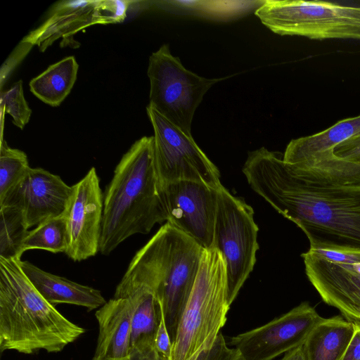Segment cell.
I'll return each instance as SVG.
<instances>
[{"label": "cell", "mask_w": 360, "mask_h": 360, "mask_svg": "<svg viewBox=\"0 0 360 360\" xmlns=\"http://www.w3.org/2000/svg\"><path fill=\"white\" fill-rule=\"evenodd\" d=\"M71 200L65 213L68 247L66 255L75 262L95 256L99 251L103 194L95 167L72 186Z\"/></svg>", "instance_id": "14"}, {"label": "cell", "mask_w": 360, "mask_h": 360, "mask_svg": "<svg viewBox=\"0 0 360 360\" xmlns=\"http://www.w3.org/2000/svg\"><path fill=\"white\" fill-rule=\"evenodd\" d=\"M335 156L354 162H360V135L338 145L333 150Z\"/></svg>", "instance_id": "29"}, {"label": "cell", "mask_w": 360, "mask_h": 360, "mask_svg": "<svg viewBox=\"0 0 360 360\" xmlns=\"http://www.w3.org/2000/svg\"><path fill=\"white\" fill-rule=\"evenodd\" d=\"M154 345L155 349L161 356L169 360H172L173 345L165 324L162 308L160 322L155 335Z\"/></svg>", "instance_id": "28"}, {"label": "cell", "mask_w": 360, "mask_h": 360, "mask_svg": "<svg viewBox=\"0 0 360 360\" xmlns=\"http://www.w3.org/2000/svg\"><path fill=\"white\" fill-rule=\"evenodd\" d=\"M229 307L224 258L214 248L205 249L177 326L172 360H197L209 349L226 321Z\"/></svg>", "instance_id": "5"}, {"label": "cell", "mask_w": 360, "mask_h": 360, "mask_svg": "<svg viewBox=\"0 0 360 360\" xmlns=\"http://www.w3.org/2000/svg\"><path fill=\"white\" fill-rule=\"evenodd\" d=\"M78 69L74 56L65 57L34 77L30 82V89L42 102L58 107L73 88Z\"/></svg>", "instance_id": "21"}, {"label": "cell", "mask_w": 360, "mask_h": 360, "mask_svg": "<svg viewBox=\"0 0 360 360\" xmlns=\"http://www.w3.org/2000/svg\"><path fill=\"white\" fill-rule=\"evenodd\" d=\"M355 325L342 316L323 318L302 345L307 360H340L352 338Z\"/></svg>", "instance_id": "19"}, {"label": "cell", "mask_w": 360, "mask_h": 360, "mask_svg": "<svg viewBox=\"0 0 360 360\" xmlns=\"http://www.w3.org/2000/svg\"><path fill=\"white\" fill-rule=\"evenodd\" d=\"M214 246L226 264L227 301L229 306L252 271L259 250L258 226L254 210L222 185L218 190Z\"/></svg>", "instance_id": "7"}, {"label": "cell", "mask_w": 360, "mask_h": 360, "mask_svg": "<svg viewBox=\"0 0 360 360\" xmlns=\"http://www.w3.org/2000/svg\"><path fill=\"white\" fill-rule=\"evenodd\" d=\"M28 231L20 209L0 207V257L21 259L22 246Z\"/></svg>", "instance_id": "24"}, {"label": "cell", "mask_w": 360, "mask_h": 360, "mask_svg": "<svg viewBox=\"0 0 360 360\" xmlns=\"http://www.w3.org/2000/svg\"><path fill=\"white\" fill-rule=\"evenodd\" d=\"M204 250L193 238L166 222L135 254L113 297H123L139 288L153 292L162 309L173 345Z\"/></svg>", "instance_id": "2"}, {"label": "cell", "mask_w": 360, "mask_h": 360, "mask_svg": "<svg viewBox=\"0 0 360 360\" xmlns=\"http://www.w3.org/2000/svg\"><path fill=\"white\" fill-rule=\"evenodd\" d=\"M167 221L153 155V136L135 141L117 165L103 194L99 252L110 255L134 234Z\"/></svg>", "instance_id": "3"}, {"label": "cell", "mask_w": 360, "mask_h": 360, "mask_svg": "<svg viewBox=\"0 0 360 360\" xmlns=\"http://www.w3.org/2000/svg\"><path fill=\"white\" fill-rule=\"evenodd\" d=\"M248 1H244L243 4L240 5L242 1H239L236 5H222L224 1H221L220 5H207V1H162L167 7V9L171 12L181 14H192L200 16L210 17L214 18H229L238 17L240 15L245 14L249 11H256L264 2V1H250L248 5H245Z\"/></svg>", "instance_id": "25"}, {"label": "cell", "mask_w": 360, "mask_h": 360, "mask_svg": "<svg viewBox=\"0 0 360 360\" xmlns=\"http://www.w3.org/2000/svg\"><path fill=\"white\" fill-rule=\"evenodd\" d=\"M20 260L0 257V350L61 352L85 333L40 294Z\"/></svg>", "instance_id": "4"}, {"label": "cell", "mask_w": 360, "mask_h": 360, "mask_svg": "<svg viewBox=\"0 0 360 360\" xmlns=\"http://www.w3.org/2000/svg\"><path fill=\"white\" fill-rule=\"evenodd\" d=\"M131 294L136 297V307L131 325L132 349L143 340H154L160 319L161 307L154 293L146 288H136L123 297Z\"/></svg>", "instance_id": "22"}, {"label": "cell", "mask_w": 360, "mask_h": 360, "mask_svg": "<svg viewBox=\"0 0 360 360\" xmlns=\"http://www.w3.org/2000/svg\"><path fill=\"white\" fill-rule=\"evenodd\" d=\"M0 107L2 113L8 114L12 122L20 129L29 122L32 110L24 96L22 81L19 80L0 94Z\"/></svg>", "instance_id": "27"}, {"label": "cell", "mask_w": 360, "mask_h": 360, "mask_svg": "<svg viewBox=\"0 0 360 360\" xmlns=\"http://www.w3.org/2000/svg\"><path fill=\"white\" fill-rule=\"evenodd\" d=\"M136 297L110 299L96 311L98 337L91 360H131V325Z\"/></svg>", "instance_id": "16"}, {"label": "cell", "mask_w": 360, "mask_h": 360, "mask_svg": "<svg viewBox=\"0 0 360 360\" xmlns=\"http://www.w3.org/2000/svg\"><path fill=\"white\" fill-rule=\"evenodd\" d=\"M131 360H169L155 349L154 340H144L131 349Z\"/></svg>", "instance_id": "30"}, {"label": "cell", "mask_w": 360, "mask_h": 360, "mask_svg": "<svg viewBox=\"0 0 360 360\" xmlns=\"http://www.w3.org/2000/svg\"><path fill=\"white\" fill-rule=\"evenodd\" d=\"M283 153H248L243 172L250 188L306 234L311 249L360 250V188L304 178Z\"/></svg>", "instance_id": "1"}, {"label": "cell", "mask_w": 360, "mask_h": 360, "mask_svg": "<svg viewBox=\"0 0 360 360\" xmlns=\"http://www.w3.org/2000/svg\"><path fill=\"white\" fill-rule=\"evenodd\" d=\"M217 190L201 183L184 180L160 188L167 213V222L204 249L214 246Z\"/></svg>", "instance_id": "12"}, {"label": "cell", "mask_w": 360, "mask_h": 360, "mask_svg": "<svg viewBox=\"0 0 360 360\" xmlns=\"http://www.w3.org/2000/svg\"><path fill=\"white\" fill-rule=\"evenodd\" d=\"M149 104L187 133H191L196 109L207 91L221 78L201 77L174 56L168 44L162 45L150 58Z\"/></svg>", "instance_id": "8"}, {"label": "cell", "mask_w": 360, "mask_h": 360, "mask_svg": "<svg viewBox=\"0 0 360 360\" xmlns=\"http://www.w3.org/2000/svg\"><path fill=\"white\" fill-rule=\"evenodd\" d=\"M354 325L352 338L340 360H360V324Z\"/></svg>", "instance_id": "31"}, {"label": "cell", "mask_w": 360, "mask_h": 360, "mask_svg": "<svg viewBox=\"0 0 360 360\" xmlns=\"http://www.w3.org/2000/svg\"><path fill=\"white\" fill-rule=\"evenodd\" d=\"M30 168L26 153L8 146L1 139L0 147V200L23 177Z\"/></svg>", "instance_id": "26"}, {"label": "cell", "mask_w": 360, "mask_h": 360, "mask_svg": "<svg viewBox=\"0 0 360 360\" xmlns=\"http://www.w3.org/2000/svg\"><path fill=\"white\" fill-rule=\"evenodd\" d=\"M128 1H60L47 18L22 40L43 52L60 38L68 37L89 26L123 21Z\"/></svg>", "instance_id": "13"}, {"label": "cell", "mask_w": 360, "mask_h": 360, "mask_svg": "<svg viewBox=\"0 0 360 360\" xmlns=\"http://www.w3.org/2000/svg\"><path fill=\"white\" fill-rule=\"evenodd\" d=\"M287 166L295 174L304 178L337 186L360 188V162L340 158L333 152Z\"/></svg>", "instance_id": "20"}, {"label": "cell", "mask_w": 360, "mask_h": 360, "mask_svg": "<svg viewBox=\"0 0 360 360\" xmlns=\"http://www.w3.org/2000/svg\"><path fill=\"white\" fill-rule=\"evenodd\" d=\"M146 112L154 131V164L160 189L181 180L219 189L222 186L220 172L191 134L175 125L150 104Z\"/></svg>", "instance_id": "9"}, {"label": "cell", "mask_w": 360, "mask_h": 360, "mask_svg": "<svg viewBox=\"0 0 360 360\" xmlns=\"http://www.w3.org/2000/svg\"><path fill=\"white\" fill-rule=\"evenodd\" d=\"M307 278L323 301L360 324V250L311 249L301 255Z\"/></svg>", "instance_id": "10"}, {"label": "cell", "mask_w": 360, "mask_h": 360, "mask_svg": "<svg viewBox=\"0 0 360 360\" xmlns=\"http://www.w3.org/2000/svg\"><path fill=\"white\" fill-rule=\"evenodd\" d=\"M322 319L304 302L262 326L231 338L230 345L238 351L239 360H273L302 345Z\"/></svg>", "instance_id": "11"}, {"label": "cell", "mask_w": 360, "mask_h": 360, "mask_svg": "<svg viewBox=\"0 0 360 360\" xmlns=\"http://www.w3.org/2000/svg\"><path fill=\"white\" fill-rule=\"evenodd\" d=\"M68 247V234L65 215L51 218L29 231L25 238L22 253L39 249L53 253H65Z\"/></svg>", "instance_id": "23"}, {"label": "cell", "mask_w": 360, "mask_h": 360, "mask_svg": "<svg viewBox=\"0 0 360 360\" xmlns=\"http://www.w3.org/2000/svg\"><path fill=\"white\" fill-rule=\"evenodd\" d=\"M20 265L40 294L51 304H69L91 311L107 301L100 290L47 272L27 261Z\"/></svg>", "instance_id": "17"}, {"label": "cell", "mask_w": 360, "mask_h": 360, "mask_svg": "<svg viewBox=\"0 0 360 360\" xmlns=\"http://www.w3.org/2000/svg\"><path fill=\"white\" fill-rule=\"evenodd\" d=\"M72 186L43 168L30 167L0 200V207L20 209L27 228L65 215L72 195Z\"/></svg>", "instance_id": "15"}, {"label": "cell", "mask_w": 360, "mask_h": 360, "mask_svg": "<svg viewBox=\"0 0 360 360\" xmlns=\"http://www.w3.org/2000/svg\"><path fill=\"white\" fill-rule=\"evenodd\" d=\"M280 360H307L303 346L300 345L285 353Z\"/></svg>", "instance_id": "32"}, {"label": "cell", "mask_w": 360, "mask_h": 360, "mask_svg": "<svg viewBox=\"0 0 360 360\" xmlns=\"http://www.w3.org/2000/svg\"><path fill=\"white\" fill-rule=\"evenodd\" d=\"M255 15L279 35L360 40V6L323 1L266 0Z\"/></svg>", "instance_id": "6"}, {"label": "cell", "mask_w": 360, "mask_h": 360, "mask_svg": "<svg viewBox=\"0 0 360 360\" xmlns=\"http://www.w3.org/2000/svg\"><path fill=\"white\" fill-rule=\"evenodd\" d=\"M358 135H360V115L340 120L319 133L291 140L283 159L289 165L303 162L333 152L338 145Z\"/></svg>", "instance_id": "18"}]
</instances>
